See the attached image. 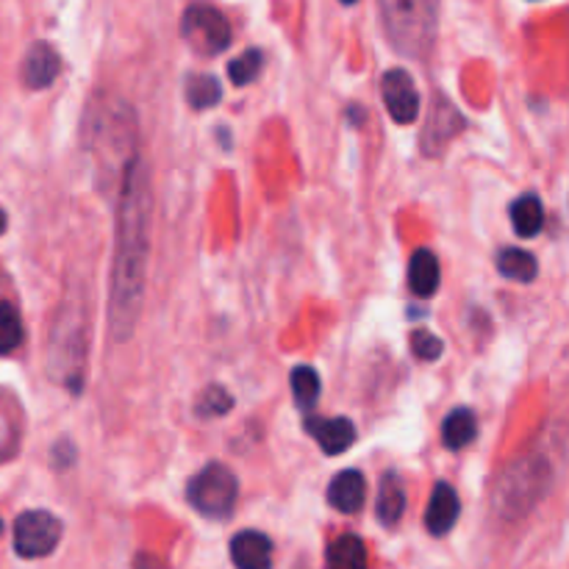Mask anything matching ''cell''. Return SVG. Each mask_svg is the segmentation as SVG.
<instances>
[{
  "label": "cell",
  "mask_w": 569,
  "mask_h": 569,
  "mask_svg": "<svg viewBox=\"0 0 569 569\" xmlns=\"http://www.w3.org/2000/svg\"><path fill=\"white\" fill-rule=\"evenodd\" d=\"M328 569H367V548L359 537L345 533L328 548Z\"/></svg>",
  "instance_id": "e0dca14e"
},
{
  "label": "cell",
  "mask_w": 569,
  "mask_h": 569,
  "mask_svg": "<svg viewBox=\"0 0 569 569\" xmlns=\"http://www.w3.org/2000/svg\"><path fill=\"white\" fill-rule=\"evenodd\" d=\"M409 287L420 298H431L439 287V261L431 250L420 248L411 256L409 264Z\"/></svg>",
  "instance_id": "5bb4252c"
},
{
  "label": "cell",
  "mask_w": 569,
  "mask_h": 569,
  "mask_svg": "<svg viewBox=\"0 0 569 569\" xmlns=\"http://www.w3.org/2000/svg\"><path fill=\"white\" fill-rule=\"evenodd\" d=\"M367 500V481L359 470H345L328 487V503L342 515H356Z\"/></svg>",
  "instance_id": "7c38bea8"
},
{
  "label": "cell",
  "mask_w": 569,
  "mask_h": 569,
  "mask_svg": "<svg viewBox=\"0 0 569 569\" xmlns=\"http://www.w3.org/2000/svg\"><path fill=\"white\" fill-rule=\"evenodd\" d=\"M3 231H6V211L0 209V233H3Z\"/></svg>",
  "instance_id": "484cf974"
},
{
  "label": "cell",
  "mask_w": 569,
  "mask_h": 569,
  "mask_svg": "<svg viewBox=\"0 0 569 569\" xmlns=\"http://www.w3.org/2000/svg\"><path fill=\"white\" fill-rule=\"evenodd\" d=\"M453 122V120H459V111L453 109V106L448 103V100L445 98H433V111H431V117H428V126H426V137H422V148H431L433 144V137L439 139V148H445V142H448L450 137H453L456 133V128H448L445 126V122Z\"/></svg>",
  "instance_id": "d6986e66"
},
{
  "label": "cell",
  "mask_w": 569,
  "mask_h": 569,
  "mask_svg": "<svg viewBox=\"0 0 569 569\" xmlns=\"http://www.w3.org/2000/svg\"><path fill=\"white\" fill-rule=\"evenodd\" d=\"M292 395L298 409H315L320 398V376L315 367H295L292 370Z\"/></svg>",
  "instance_id": "ffe728a7"
},
{
  "label": "cell",
  "mask_w": 569,
  "mask_h": 569,
  "mask_svg": "<svg viewBox=\"0 0 569 569\" xmlns=\"http://www.w3.org/2000/svg\"><path fill=\"white\" fill-rule=\"evenodd\" d=\"M231 406H233V398L226 392V389L211 387V389H206L203 398L198 400V415L200 417H220V415H226Z\"/></svg>",
  "instance_id": "cb8c5ba5"
},
{
  "label": "cell",
  "mask_w": 569,
  "mask_h": 569,
  "mask_svg": "<svg viewBox=\"0 0 569 569\" xmlns=\"http://www.w3.org/2000/svg\"><path fill=\"white\" fill-rule=\"evenodd\" d=\"M181 33L203 56H217L231 44V22L214 6H189L181 17Z\"/></svg>",
  "instance_id": "277c9868"
},
{
  "label": "cell",
  "mask_w": 569,
  "mask_h": 569,
  "mask_svg": "<svg viewBox=\"0 0 569 569\" xmlns=\"http://www.w3.org/2000/svg\"><path fill=\"white\" fill-rule=\"evenodd\" d=\"M383 103L389 114L400 126H409L420 114V94H417L415 78L406 70H389L383 76Z\"/></svg>",
  "instance_id": "52a82bcc"
},
{
  "label": "cell",
  "mask_w": 569,
  "mask_h": 569,
  "mask_svg": "<svg viewBox=\"0 0 569 569\" xmlns=\"http://www.w3.org/2000/svg\"><path fill=\"white\" fill-rule=\"evenodd\" d=\"M478 437V420L470 409H456L450 411L448 420L442 422V442L450 450H461L467 445L476 442Z\"/></svg>",
  "instance_id": "2e32d148"
},
{
  "label": "cell",
  "mask_w": 569,
  "mask_h": 569,
  "mask_svg": "<svg viewBox=\"0 0 569 569\" xmlns=\"http://www.w3.org/2000/svg\"><path fill=\"white\" fill-rule=\"evenodd\" d=\"M459 511H461V503L456 489L450 487V483H437L431 495V503H428V515H426L428 531H431L433 537H445V533L456 526V520H459Z\"/></svg>",
  "instance_id": "8fae6325"
},
{
  "label": "cell",
  "mask_w": 569,
  "mask_h": 569,
  "mask_svg": "<svg viewBox=\"0 0 569 569\" xmlns=\"http://www.w3.org/2000/svg\"><path fill=\"white\" fill-rule=\"evenodd\" d=\"M150 217H153V198H150L148 167L142 159H133L122 176L120 206H117V250L109 298V328L117 342H128L133 337L142 311Z\"/></svg>",
  "instance_id": "6da1fadb"
},
{
  "label": "cell",
  "mask_w": 569,
  "mask_h": 569,
  "mask_svg": "<svg viewBox=\"0 0 569 569\" xmlns=\"http://www.w3.org/2000/svg\"><path fill=\"white\" fill-rule=\"evenodd\" d=\"M261 72V53L259 50H244L239 59H233L228 64V76L237 87H244V83H253Z\"/></svg>",
  "instance_id": "603a6c76"
},
{
  "label": "cell",
  "mask_w": 569,
  "mask_h": 569,
  "mask_svg": "<svg viewBox=\"0 0 569 569\" xmlns=\"http://www.w3.org/2000/svg\"><path fill=\"white\" fill-rule=\"evenodd\" d=\"M411 350H415L417 359L437 361L439 356H442L445 345H442V339H437V337H433V333L415 331V333H411Z\"/></svg>",
  "instance_id": "d4e9b609"
},
{
  "label": "cell",
  "mask_w": 569,
  "mask_h": 569,
  "mask_svg": "<svg viewBox=\"0 0 569 569\" xmlns=\"http://www.w3.org/2000/svg\"><path fill=\"white\" fill-rule=\"evenodd\" d=\"M22 342V320L11 303H0V356H9Z\"/></svg>",
  "instance_id": "7402d4cb"
},
{
  "label": "cell",
  "mask_w": 569,
  "mask_h": 569,
  "mask_svg": "<svg viewBox=\"0 0 569 569\" xmlns=\"http://www.w3.org/2000/svg\"><path fill=\"white\" fill-rule=\"evenodd\" d=\"M231 559L237 569H270L272 542L259 531H242L231 542Z\"/></svg>",
  "instance_id": "30bf717a"
},
{
  "label": "cell",
  "mask_w": 569,
  "mask_h": 569,
  "mask_svg": "<svg viewBox=\"0 0 569 569\" xmlns=\"http://www.w3.org/2000/svg\"><path fill=\"white\" fill-rule=\"evenodd\" d=\"M381 17L395 50L411 59L431 50L437 37V6L426 0H383Z\"/></svg>",
  "instance_id": "7a4b0ae2"
},
{
  "label": "cell",
  "mask_w": 569,
  "mask_h": 569,
  "mask_svg": "<svg viewBox=\"0 0 569 569\" xmlns=\"http://www.w3.org/2000/svg\"><path fill=\"white\" fill-rule=\"evenodd\" d=\"M61 539V522L50 511H26L14 522V550L22 559H44Z\"/></svg>",
  "instance_id": "8992f818"
},
{
  "label": "cell",
  "mask_w": 569,
  "mask_h": 569,
  "mask_svg": "<svg viewBox=\"0 0 569 569\" xmlns=\"http://www.w3.org/2000/svg\"><path fill=\"white\" fill-rule=\"evenodd\" d=\"M61 70V59L48 42H33L22 59V83L28 89H44L56 81Z\"/></svg>",
  "instance_id": "ba28073f"
},
{
  "label": "cell",
  "mask_w": 569,
  "mask_h": 569,
  "mask_svg": "<svg viewBox=\"0 0 569 569\" xmlns=\"http://www.w3.org/2000/svg\"><path fill=\"white\" fill-rule=\"evenodd\" d=\"M239 483L226 465H209L189 481L187 498L194 511L209 520H226L237 506Z\"/></svg>",
  "instance_id": "3957f363"
},
{
  "label": "cell",
  "mask_w": 569,
  "mask_h": 569,
  "mask_svg": "<svg viewBox=\"0 0 569 569\" xmlns=\"http://www.w3.org/2000/svg\"><path fill=\"white\" fill-rule=\"evenodd\" d=\"M548 476L550 470L542 459L515 465L511 470H506L498 489V506L503 509V515L517 509H531L539 495L545 492V487H548Z\"/></svg>",
  "instance_id": "5b68a950"
},
{
  "label": "cell",
  "mask_w": 569,
  "mask_h": 569,
  "mask_svg": "<svg viewBox=\"0 0 569 569\" xmlns=\"http://www.w3.org/2000/svg\"><path fill=\"white\" fill-rule=\"evenodd\" d=\"M306 431L320 442V448L328 456H342L356 442V426L348 417H333V420H317V417H311L306 422Z\"/></svg>",
  "instance_id": "9c48e42d"
},
{
  "label": "cell",
  "mask_w": 569,
  "mask_h": 569,
  "mask_svg": "<svg viewBox=\"0 0 569 569\" xmlns=\"http://www.w3.org/2000/svg\"><path fill=\"white\" fill-rule=\"evenodd\" d=\"M406 511V489L395 472H387L381 481V492H378V520L387 528H395L403 520Z\"/></svg>",
  "instance_id": "4fadbf2b"
},
{
  "label": "cell",
  "mask_w": 569,
  "mask_h": 569,
  "mask_svg": "<svg viewBox=\"0 0 569 569\" xmlns=\"http://www.w3.org/2000/svg\"><path fill=\"white\" fill-rule=\"evenodd\" d=\"M498 270L517 283H531L537 278V259L522 248H506L498 256Z\"/></svg>",
  "instance_id": "ac0fdd59"
},
{
  "label": "cell",
  "mask_w": 569,
  "mask_h": 569,
  "mask_svg": "<svg viewBox=\"0 0 569 569\" xmlns=\"http://www.w3.org/2000/svg\"><path fill=\"white\" fill-rule=\"evenodd\" d=\"M0 533H3V520H0Z\"/></svg>",
  "instance_id": "4316f807"
},
{
  "label": "cell",
  "mask_w": 569,
  "mask_h": 569,
  "mask_svg": "<svg viewBox=\"0 0 569 569\" xmlns=\"http://www.w3.org/2000/svg\"><path fill=\"white\" fill-rule=\"evenodd\" d=\"M511 222H515L517 237L533 239L545 226V209L542 200L537 194H522L511 203Z\"/></svg>",
  "instance_id": "9a60e30c"
},
{
  "label": "cell",
  "mask_w": 569,
  "mask_h": 569,
  "mask_svg": "<svg viewBox=\"0 0 569 569\" xmlns=\"http://www.w3.org/2000/svg\"><path fill=\"white\" fill-rule=\"evenodd\" d=\"M220 98H222V89H220V81H217L214 76L189 78V83H187L189 106H194V109H209V106L220 103Z\"/></svg>",
  "instance_id": "44dd1931"
}]
</instances>
